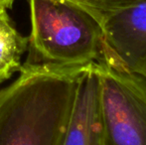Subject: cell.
<instances>
[{
	"label": "cell",
	"instance_id": "obj_1",
	"mask_svg": "<svg viewBox=\"0 0 146 145\" xmlns=\"http://www.w3.org/2000/svg\"><path fill=\"white\" fill-rule=\"evenodd\" d=\"M84 67L23 63L0 89V145H61Z\"/></svg>",
	"mask_w": 146,
	"mask_h": 145
},
{
	"label": "cell",
	"instance_id": "obj_8",
	"mask_svg": "<svg viewBox=\"0 0 146 145\" xmlns=\"http://www.w3.org/2000/svg\"><path fill=\"white\" fill-rule=\"evenodd\" d=\"M14 0H0V9H8L12 6Z\"/></svg>",
	"mask_w": 146,
	"mask_h": 145
},
{
	"label": "cell",
	"instance_id": "obj_4",
	"mask_svg": "<svg viewBox=\"0 0 146 145\" xmlns=\"http://www.w3.org/2000/svg\"><path fill=\"white\" fill-rule=\"evenodd\" d=\"M104 58L146 77V0L102 20Z\"/></svg>",
	"mask_w": 146,
	"mask_h": 145
},
{
	"label": "cell",
	"instance_id": "obj_5",
	"mask_svg": "<svg viewBox=\"0 0 146 145\" xmlns=\"http://www.w3.org/2000/svg\"><path fill=\"white\" fill-rule=\"evenodd\" d=\"M61 145H104V121L98 65L82 69Z\"/></svg>",
	"mask_w": 146,
	"mask_h": 145
},
{
	"label": "cell",
	"instance_id": "obj_2",
	"mask_svg": "<svg viewBox=\"0 0 146 145\" xmlns=\"http://www.w3.org/2000/svg\"><path fill=\"white\" fill-rule=\"evenodd\" d=\"M29 65L86 66L104 53L102 23L96 16L65 0H29Z\"/></svg>",
	"mask_w": 146,
	"mask_h": 145
},
{
	"label": "cell",
	"instance_id": "obj_7",
	"mask_svg": "<svg viewBox=\"0 0 146 145\" xmlns=\"http://www.w3.org/2000/svg\"><path fill=\"white\" fill-rule=\"evenodd\" d=\"M85 8L102 21L108 16L134 5L142 0H65Z\"/></svg>",
	"mask_w": 146,
	"mask_h": 145
},
{
	"label": "cell",
	"instance_id": "obj_3",
	"mask_svg": "<svg viewBox=\"0 0 146 145\" xmlns=\"http://www.w3.org/2000/svg\"><path fill=\"white\" fill-rule=\"evenodd\" d=\"M96 65L104 145H146V77L104 58Z\"/></svg>",
	"mask_w": 146,
	"mask_h": 145
},
{
	"label": "cell",
	"instance_id": "obj_6",
	"mask_svg": "<svg viewBox=\"0 0 146 145\" xmlns=\"http://www.w3.org/2000/svg\"><path fill=\"white\" fill-rule=\"evenodd\" d=\"M27 47L28 37L17 31L7 9H0V85L19 72L22 55Z\"/></svg>",
	"mask_w": 146,
	"mask_h": 145
}]
</instances>
